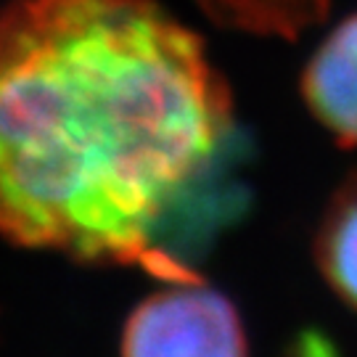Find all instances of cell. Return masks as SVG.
I'll return each instance as SVG.
<instances>
[{"mask_svg": "<svg viewBox=\"0 0 357 357\" xmlns=\"http://www.w3.org/2000/svg\"><path fill=\"white\" fill-rule=\"evenodd\" d=\"M230 130L225 77L156 0H13L0 11L6 241L199 281L162 238Z\"/></svg>", "mask_w": 357, "mask_h": 357, "instance_id": "obj_1", "label": "cell"}, {"mask_svg": "<svg viewBox=\"0 0 357 357\" xmlns=\"http://www.w3.org/2000/svg\"><path fill=\"white\" fill-rule=\"evenodd\" d=\"M122 357H249L246 328L225 294L199 281L167 283L130 312Z\"/></svg>", "mask_w": 357, "mask_h": 357, "instance_id": "obj_2", "label": "cell"}, {"mask_svg": "<svg viewBox=\"0 0 357 357\" xmlns=\"http://www.w3.org/2000/svg\"><path fill=\"white\" fill-rule=\"evenodd\" d=\"M302 96L333 141L357 146V13L315 48L302 75Z\"/></svg>", "mask_w": 357, "mask_h": 357, "instance_id": "obj_3", "label": "cell"}, {"mask_svg": "<svg viewBox=\"0 0 357 357\" xmlns=\"http://www.w3.org/2000/svg\"><path fill=\"white\" fill-rule=\"evenodd\" d=\"M315 262L336 296L357 310V169L326 204L315 233Z\"/></svg>", "mask_w": 357, "mask_h": 357, "instance_id": "obj_4", "label": "cell"}, {"mask_svg": "<svg viewBox=\"0 0 357 357\" xmlns=\"http://www.w3.org/2000/svg\"><path fill=\"white\" fill-rule=\"evenodd\" d=\"M202 11L220 26L299 38L307 26L318 24L326 16L331 0H196Z\"/></svg>", "mask_w": 357, "mask_h": 357, "instance_id": "obj_5", "label": "cell"}]
</instances>
